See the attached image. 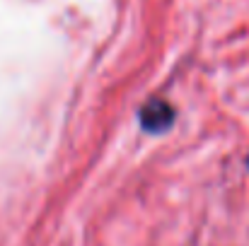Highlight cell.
<instances>
[{
    "mask_svg": "<svg viewBox=\"0 0 249 246\" xmlns=\"http://www.w3.org/2000/svg\"><path fill=\"white\" fill-rule=\"evenodd\" d=\"M138 121H141V128L145 133L160 135V133H165L167 128L174 123V106L169 101H165V99H150L141 109Z\"/></svg>",
    "mask_w": 249,
    "mask_h": 246,
    "instance_id": "cell-1",
    "label": "cell"
},
{
    "mask_svg": "<svg viewBox=\"0 0 249 246\" xmlns=\"http://www.w3.org/2000/svg\"><path fill=\"white\" fill-rule=\"evenodd\" d=\"M247 166H249V160H247Z\"/></svg>",
    "mask_w": 249,
    "mask_h": 246,
    "instance_id": "cell-2",
    "label": "cell"
}]
</instances>
